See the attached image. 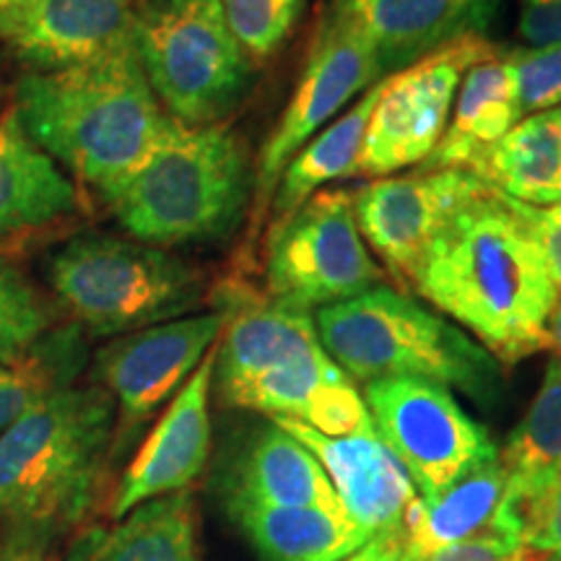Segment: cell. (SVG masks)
I'll return each mask as SVG.
<instances>
[{
	"label": "cell",
	"mask_w": 561,
	"mask_h": 561,
	"mask_svg": "<svg viewBox=\"0 0 561 561\" xmlns=\"http://www.w3.org/2000/svg\"><path fill=\"white\" fill-rule=\"evenodd\" d=\"M411 289L502 367L549 348L559 291L520 216L491 187L455 210L426 250Z\"/></svg>",
	"instance_id": "6da1fadb"
},
{
	"label": "cell",
	"mask_w": 561,
	"mask_h": 561,
	"mask_svg": "<svg viewBox=\"0 0 561 561\" xmlns=\"http://www.w3.org/2000/svg\"><path fill=\"white\" fill-rule=\"evenodd\" d=\"M13 96L26 136L100 195L136 170L170 123L136 45L83 66L32 70Z\"/></svg>",
	"instance_id": "7a4b0ae2"
},
{
	"label": "cell",
	"mask_w": 561,
	"mask_h": 561,
	"mask_svg": "<svg viewBox=\"0 0 561 561\" xmlns=\"http://www.w3.org/2000/svg\"><path fill=\"white\" fill-rule=\"evenodd\" d=\"M115 445V403L100 385L39 398L0 434V523L53 538L87 515Z\"/></svg>",
	"instance_id": "3957f363"
},
{
	"label": "cell",
	"mask_w": 561,
	"mask_h": 561,
	"mask_svg": "<svg viewBox=\"0 0 561 561\" xmlns=\"http://www.w3.org/2000/svg\"><path fill=\"white\" fill-rule=\"evenodd\" d=\"M255 172L227 123H167L146 159L100 198L133 240L153 248L216 242L242 221Z\"/></svg>",
	"instance_id": "277c9868"
},
{
	"label": "cell",
	"mask_w": 561,
	"mask_h": 561,
	"mask_svg": "<svg viewBox=\"0 0 561 561\" xmlns=\"http://www.w3.org/2000/svg\"><path fill=\"white\" fill-rule=\"evenodd\" d=\"M314 325L322 348L354 382L419 377L481 405L502 392V364L479 341L392 286L320 307Z\"/></svg>",
	"instance_id": "5b68a950"
},
{
	"label": "cell",
	"mask_w": 561,
	"mask_h": 561,
	"mask_svg": "<svg viewBox=\"0 0 561 561\" xmlns=\"http://www.w3.org/2000/svg\"><path fill=\"white\" fill-rule=\"evenodd\" d=\"M45 276L60 310L94 335H125L185 318L206 297L203 273L182 257L100 231L55 250Z\"/></svg>",
	"instance_id": "8992f818"
},
{
	"label": "cell",
	"mask_w": 561,
	"mask_h": 561,
	"mask_svg": "<svg viewBox=\"0 0 561 561\" xmlns=\"http://www.w3.org/2000/svg\"><path fill=\"white\" fill-rule=\"evenodd\" d=\"M136 50L159 104L182 125L224 123L252 83V60L219 0H149Z\"/></svg>",
	"instance_id": "52a82bcc"
},
{
	"label": "cell",
	"mask_w": 561,
	"mask_h": 561,
	"mask_svg": "<svg viewBox=\"0 0 561 561\" xmlns=\"http://www.w3.org/2000/svg\"><path fill=\"white\" fill-rule=\"evenodd\" d=\"M385 273L364 242L354 193L320 191L289 219L271 224L265 248V297L320 310L375 289Z\"/></svg>",
	"instance_id": "ba28073f"
},
{
	"label": "cell",
	"mask_w": 561,
	"mask_h": 561,
	"mask_svg": "<svg viewBox=\"0 0 561 561\" xmlns=\"http://www.w3.org/2000/svg\"><path fill=\"white\" fill-rule=\"evenodd\" d=\"M362 396L377 437L401 460L421 500L500 455L486 426L462 409L445 385L382 377L364 385Z\"/></svg>",
	"instance_id": "9c48e42d"
},
{
	"label": "cell",
	"mask_w": 561,
	"mask_h": 561,
	"mask_svg": "<svg viewBox=\"0 0 561 561\" xmlns=\"http://www.w3.org/2000/svg\"><path fill=\"white\" fill-rule=\"evenodd\" d=\"M496 50L500 47L481 32H471L385 76L380 100L364 133L356 178H392L424 164L445 136L466 70Z\"/></svg>",
	"instance_id": "30bf717a"
},
{
	"label": "cell",
	"mask_w": 561,
	"mask_h": 561,
	"mask_svg": "<svg viewBox=\"0 0 561 561\" xmlns=\"http://www.w3.org/2000/svg\"><path fill=\"white\" fill-rule=\"evenodd\" d=\"M385 68L371 42L341 5L320 21L310 55L280 121L265 140L255 167V210L263 214L276 191L280 172L307 140L331 125L351 100L385 79Z\"/></svg>",
	"instance_id": "8fae6325"
},
{
	"label": "cell",
	"mask_w": 561,
	"mask_h": 561,
	"mask_svg": "<svg viewBox=\"0 0 561 561\" xmlns=\"http://www.w3.org/2000/svg\"><path fill=\"white\" fill-rule=\"evenodd\" d=\"M227 312H201L117 335L100 348L94 380L115 403V445L123 447L161 405L178 396L187 377L221 339Z\"/></svg>",
	"instance_id": "7c38bea8"
},
{
	"label": "cell",
	"mask_w": 561,
	"mask_h": 561,
	"mask_svg": "<svg viewBox=\"0 0 561 561\" xmlns=\"http://www.w3.org/2000/svg\"><path fill=\"white\" fill-rule=\"evenodd\" d=\"M486 187L466 167L371 180L354 193L356 224L367 248L388 265L396 280L411 286L426 250L455 210Z\"/></svg>",
	"instance_id": "4fadbf2b"
},
{
	"label": "cell",
	"mask_w": 561,
	"mask_h": 561,
	"mask_svg": "<svg viewBox=\"0 0 561 561\" xmlns=\"http://www.w3.org/2000/svg\"><path fill=\"white\" fill-rule=\"evenodd\" d=\"M219 343V341H216ZM216 346L187 377L149 437L133 455L110 502V520H121L138 504L187 491L210 458V388Z\"/></svg>",
	"instance_id": "5bb4252c"
},
{
	"label": "cell",
	"mask_w": 561,
	"mask_h": 561,
	"mask_svg": "<svg viewBox=\"0 0 561 561\" xmlns=\"http://www.w3.org/2000/svg\"><path fill=\"white\" fill-rule=\"evenodd\" d=\"M133 0H34L0 13V42L34 70H62L136 45Z\"/></svg>",
	"instance_id": "9a60e30c"
},
{
	"label": "cell",
	"mask_w": 561,
	"mask_h": 561,
	"mask_svg": "<svg viewBox=\"0 0 561 561\" xmlns=\"http://www.w3.org/2000/svg\"><path fill=\"white\" fill-rule=\"evenodd\" d=\"M271 421L318 458L351 520L371 536L401 528L405 512L419 500V491L401 460L377 434L325 437L294 419Z\"/></svg>",
	"instance_id": "2e32d148"
},
{
	"label": "cell",
	"mask_w": 561,
	"mask_h": 561,
	"mask_svg": "<svg viewBox=\"0 0 561 561\" xmlns=\"http://www.w3.org/2000/svg\"><path fill=\"white\" fill-rule=\"evenodd\" d=\"M216 491L221 504L244 502L263 507L343 512L339 494L318 458L271 419L252 426L229 447L221 460Z\"/></svg>",
	"instance_id": "e0dca14e"
},
{
	"label": "cell",
	"mask_w": 561,
	"mask_h": 561,
	"mask_svg": "<svg viewBox=\"0 0 561 561\" xmlns=\"http://www.w3.org/2000/svg\"><path fill=\"white\" fill-rule=\"evenodd\" d=\"M371 42L385 73H396L462 34L481 32L489 13L473 0H333Z\"/></svg>",
	"instance_id": "ac0fdd59"
},
{
	"label": "cell",
	"mask_w": 561,
	"mask_h": 561,
	"mask_svg": "<svg viewBox=\"0 0 561 561\" xmlns=\"http://www.w3.org/2000/svg\"><path fill=\"white\" fill-rule=\"evenodd\" d=\"M512 510L507 476L494 460L473 468L462 479L442 489L430 500H419L405 512L401 525L403 561H416L421 557L447 549V546L468 541L500 525Z\"/></svg>",
	"instance_id": "d6986e66"
},
{
	"label": "cell",
	"mask_w": 561,
	"mask_h": 561,
	"mask_svg": "<svg viewBox=\"0 0 561 561\" xmlns=\"http://www.w3.org/2000/svg\"><path fill=\"white\" fill-rule=\"evenodd\" d=\"M66 561H201L198 504L191 491L138 504L121 520L79 533Z\"/></svg>",
	"instance_id": "ffe728a7"
},
{
	"label": "cell",
	"mask_w": 561,
	"mask_h": 561,
	"mask_svg": "<svg viewBox=\"0 0 561 561\" xmlns=\"http://www.w3.org/2000/svg\"><path fill=\"white\" fill-rule=\"evenodd\" d=\"M79 208V191L50 153L19 125L13 107L0 115V237L50 227Z\"/></svg>",
	"instance_id": "44dd1931"
},
{
	"label": "cell",
	"mask_w": 561,
	"mask_h": 561,
	"mask_svg": "<svg viewBox=\"0 0 561 561\" xmlns=\"http://www.w3.org/2000/svg\"><path fill=\"white\" fill-rule=\"evenodd\" d=\"M520 94L504 50L479 60L462 76L445 136L424 161V170L471 167L489 146L523 121Z\"/></svg>",
	"instance_id": "7402d4cb"
},
{
	"label": "cell",
	"mask_w": 561,
	"mask_h": 561,
	"mask_svg": "<svg viewBox=\"0 0 561 561\" xmlns=\"http://www.w3.org/2000/svg\"><path fill=\"white\" fill-rule=\"evenodd\" d=\"M224 512L261 561H341L371 538L339 510L229 502Z\"/></svg>",
	"instance_id": "603a6c76"
},
{
	"label": "cell",
	"mask_w": 561,
	"mask_h": 561,
	"mask_svg": "<svg viewBox=\"0 0 561 561\" xmlns=\"http://www.w3.org/2000/svg\"><path fill=\"white\" fill-rule=\"evenodd\" d=\"M468 170L512 201L561 206V107L525 115Z\"/></svg>",
	"instance_id": "cb8c5ba5"
},
{
	"label": "cell",
	"mask_w": 561,
	"mask_h": 561,
	"mask_svg": "<svg viewBox=\"0 0 561 561\" xmlns=\"http://www.w3.org/2000/svg\"><path fill=\"white\" fill-rule=\"evenodd\" d=\"M500 462L507 476L510 502L520 515L561 479V364L553 356L536 398L504 442Z\"/></svg>",
	"instance_id": "d4e9b609"
},
{
	"label": "cell",
	"mask_w": 561,
	"mask_h": 561,
	"mask_svg": "<svg viewBox=\"0 0 561 561\" xmlns=\"http://www.w3.org/2000/svg\"><path fill=\"white\" fill-rule=\"evenodd\" d=\"M382 79L362 94V100L351 104L348 112L335 117L318 133V138L307 140L301 149L294 153L289 164L280 172L276 191H273V221L278 224L305 206L312 195L335 180L356 178L359 170V157L364 146V133H367L371 110L380 100Z\"/></svg>",
	"instance_id": "484cf974"
},
{
	"label": "cell",
	"mask_w": 561,
	"mask_h": 561,
	"mask_svg": "<svg viewBox=\"0 0 561 561\" xmlns=\"http://www.w3.org/2000/svg\"><path fill=\"white\" fill-rule=\"evenodd\" d=\"M87 364V339L79 325L53 328L16 364H0V434L39 398L79 380Z\"/></svg>",
	"instance_id": "4316f807"
},
{
	"label": "cell",
	"mask_w": 561,
	"mask_h": 561,
	"mask_svg": "<svg viewBox=\"0 0 561 561\" xmlns=\"http://www.w3.org/2000/svg\"><path fill=\"white\" fill-rule=\"evenodd\" d=\"M55 328V312L16 263L0 255V364H16Z\"/></svg>",
	"instance_id": "83f0119b"
},
{
	"label": "cell",
	"mask_w": 561,
	"mask_h": 561,
	"mask_svg": "<svg viewBox=\"0 0 561 561\" xmlns=\"http://www.w3.org/2000/svg\"><path fill=\"white\" fill-rule=\"evenodd\" d=\"M219 5L250 60L273 58L305 11V0H219Z\"/></svg>",
	"instance_id": "f1b7e54d"
},
{
	"label": "cell",
	"mask_w": 561,
	"mask_h": 561,
	"mask_svg": "<svg viewBox=\"0 0 561 561\" xmlns=\"http://www.w3.org/2000/svg\"><path fill=\"white\" fill-rule=\"evenodd\" d=\"M520 94L523 115L561 107V45L504 50Z\"/></svg>",
	"instance_id": "f546056e"
},
{
	"label": "cell",
	"mask_w": 561,
	"mask_h": 561,
	"mask_svg": "<svg viewBox=\"0 0 561 561\" xmlns=\"http://www.w3.org/2000/svg\"><path fill=\"white\" fill-rule=\"evenodd\" d=\"M525 553H528V546L523 541L520 512L512 510L500 525L481 536L453 543L416 561H520Z\"/></svg>",
	"instance_id": "4dcf8cb0"
},
{
	"label": "cell",
	"mask_w": 561,
	"mask_h": 561,
	"mask_svg": "<svg viewBox=\"0 0 561 561\" xmlns=\"http://www.w3.org/2000/svg\"><path fill=\"white\" fill-rule=\"evenodd\" d=\"M507 201L512 210L520 216L525 229L530 231L536 248L541 250L546 271H549L553 286H557L561 297V206H528V203L520 201Z\"/></svg>",
	"instance_id": "1f68e13d"
},
{
	"label": "cell",
	"mask_w": 561,
	"mask_h": 561,
	"mask_svg": "<svg viewBox=\"0 0 561 561\" xmlns=\"http://www.w3.org/2000/svg\"><path fill=\"white\" fill-rule=\"evenodd\" d=\"M523 541L530 551L561 557V479L541 502L520 515Z\"/></svg>",
	"instance_id": "d6a6232c"
},
{
	"label": "cell",
	"mask_w": 561,
	"mask_h": 561,
	"mask_svg": "<svg viewBox=\"0 0 561 561\" xmlns=\"http://www.w3.org/2000/svg\"><path fill=\"white\" fill-rule=\"evenodd\" d=\"M517 37L523 47L561 45V0H520Z\"/></svg>",
	"instance_id": "836d02e7"
},
{
	"label": "cell",
	"mask_w": 561,
	"mask_h": 561,
	"mask_svg": "<svg viewBox=\"0 0 561 561\" xmlns=\"http://www.w3.org/2000/svg\"><path fill=\"white\" fill-rule=\"evenodd\" d=\"M53 538L42 533L11 530L5 543L0 546V561H58L50 551Z\"/></svg>",
	"instance_id": "e575fe53"
},
{
	"label": "cell",
	"mask_w": 561,
	"mask_h": 561,
	"mask_svg": "<svg viewBox=\"0 0 561 561\" xmlns=\"http://www.w3.org/2000/svg\"><path fill=\"white\" fill-rule=\"evenodd\" d=\"M341 561H403L401 528L390 533H377V536H371L367 543L359 546V549Z\"/></svg>",
	"instance_id": "d590c367"
},
{
	"label": "cell",
	"mask_w": 561,
	"mask_h": 561,
	"mask_svg": "<svg viewBox=\"0 0 561 561\" xmlns=\"http://www.w3.org/2000/svg\"><path fill=\"white\" fill-rule=\"evenodd\" d=\"M549 348L553 351V359L561 364V297L549 320Z\"/></svg>",
	"instance_id": "8d00e7d4"
},
{
	"label": "cell",
	"mask_w": 561,
	"mask_h": 561,
	"mask_svg": "<svg viewBox=\"0 0 561 561\" xmlns=\"http://www.w3.org/2000/svg\"><path fill=\"white\" fill-rule=\"evenodd\" d=\"M26 3H34V0H0V13L21 9V5H26Z\"/></svg>",
	"instance_id": "74e56055"
},
{
	"label": "cell",
	"mask_w": 561,
	"mask_h": 561,
	"mask_svg": "<svg viewBox=\"0 0 561 561\" xmlns=\"http://www.w3.org/2000/svg\"><path fill=\"white\" fill-rule=\"evenodd\" d=\"M476 5H481L483 11L489 13V16H494V9H496V3H500V0H473Z\"/></svg>",
	"instance_id": "f35d334b"
},
{
	"label": "cell",
	"mask_w": 561,
	"mask_h": 561,
	"mask_svg": "<svg viewBox=\"0 0 561 561\" xmlns=\"http://www.w3.org/2000/svg\"><path fill=\"white\" fill-rule=\"evenodd\" d=\"M528 561H561V557H553V553H538V551H530Z\"/></svg>",
	"instance_id": "ab89813d"
},
{
	"label": "cell",
	"mask_w": 561,
	"mask_h": 561,
	"mask_svg": "<svg viewBox=\"0 0 561 561\" xmlns=\"http://www.w3.org/2000/svg\"><path fill=\"white\" fill-rule=\"evenodd\" d=\"M528 557H530V549H528V553H525V557H523L520 561H528Z\"/></svg>",
	"instance_id": "60d3db41"
},
{
	"label": "cell",
	"mask_w": 561,
	"mask_h": 561,
	"mask_svg": "<svg viewBox=\"0 0 561 561\" xmlns=\"http://www.w3.org/2000/svg\"><path fill=\"white\" fill-rule=\"evenodd\" d=\"M146 3H149V0H146Z\"/></svg>",
	"instance_id": "b9f144b4"
}]
</instances>
